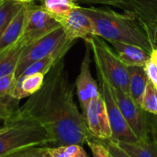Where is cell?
Returning <instances> with one entry per match:
<instances>
[{
  "instance_id": "1",
  "label": "cell",
  "mask_w": 157,
  "mask_h": 157,
  "mask_svg": "<svg viewBox=\"0 0 157 157\" xmlns=\"http://www.w3.org/2000/svg\"><path fill=\"white\" fill-rule=\"evenodd\" d=\"M74 89L63 59L45 75L41 88L19 108L46 129L53 147L82 145L93 136L75 103Z\"/></svg>"
},
{
  "instance_id": "28",
  "label": "cell",
  "mask_w": 157,
  "mask_h": 157,
  "mask_svg": "<svg viewBox=\"0 0 157 157\" xmlns=\"http://www.w3.org/2000/svg\"><path fill=\"white\" fill-rule=\"evenodd\" d=\"M144 70L149 81L157 88V63L153 57L145 63Z\"/></svg>"
},
{
  "instance_id": "9",
  "label": "cell",
  "mask_w": 157,
  "mask_h": 157,
  "mask_svg": "<svg viewBox=\"0 0 157 157\" xmlns=\"http://www.w3.org/2000/svg\"><path fill=\"white\" fill-rule=\"evenodd\" d=\"M83 116L89 132L94 137L100 140L112 138V131L101 93L88 103Z\"/></svg>"
},
{
  "instance_id": "11",
  "label": "cell",
  "mask_w": 157,
  "mask_h": 157,
  "mask_svg": "<svg viewBox=\"0 0 157 157\" xmlns=\"http://www.w3.org/2000/svg\"><path fill=\"white\" fill-rule=\"evenodd\" d=\"M59 22L64 29L66 37L70 40H86V38L95 35L93 23L82 11L79 5L70 11L65 17L61 18Z\"/></svg>"
},
{
  "instance_id": "31",
  "label": "cell",
  "mask_w": 157,
  "mask_h": 157,
  "mask_svg": "<svg viewBox=\"0 0 157 157\" xmlns=\"http://www.w3.org/2000/svg\"><path fill=\"white\" fill-rule=\"evenodd\" d=\"M17 111H14L11 109H9L8 107L0 103V121H6V120L10 119L13 115H15Z\"/></svg>"
},
{
  "instance_id": "25",
  "label": "cell",
  "mask_w": 157,
  "mask_h": 157,
  "mask_svg": "<svg viewBox=\"0 0 157 157\" xmlns=\"http://www.w3.org/2000/svg\"><path fill=\"white\" fill-rule=\"evenodd\" d=\"M3 157H52L49 148L32 146L24 148Z\"/></svg>"
},
{
  "instance_id": "22",
  "label": "cell",
  "mask_w": 157,
  "mask_h": 157,
  "mask_svg": "<svg viewBox=\"0 0 157 157\" xmlns=\"http://www.w3.org/2000/svg\"><path fill=\"white\" fill-rule=\"evenodd\" d=\"M24 5L15 0L0 1V35Z\"/></svg>"
},
{
  "instance_id": "19",
  "label": "cell",
  "mask_w": 157,
  "mask_h": 157,
  "mask_svg": "<svg viewBox=\"0 0 157 157\" xmlns=\"http://www.w3.org/2000/svg\"><path fill=\"white\" fill-rule=\"evenodd\" d=\"M25 45L21 39L0 52V77L15 73Z\"/></svg>"
},
{
  "instance_id": "4",
  "label": "cell",
  "mask_w": 157,
  "mask_h": 157,
  "mask_svg": "<svg viewBox=\"0 0 157 157\" xmlns=\"http://www.w3.org/2000/svg\"><path fill=\"white\" fill-rule=\"evenodd\" d=\"M93 52L96 67L102 72L109 83L123 92L129 93V70L111 48L98 36L93 35L85 40Z\"/></svg>"
},
{
  "instance_id": "17",
  "label": "cell",
  "mask_w": 157,
  "mask_h": 157,
  "mask_svg": "<svg viewBox=\"0 0 157 157\" xmlns=\"http://www.w3.org/2000/svg\"><path fill=\"white\" fill-rule=\"evenodd\" d=\"M44 79L45 75L40 73L17 77L16 79L12 97L17 100H20L32 96L41 88Z\"/></svg>"
},
{
  "instance_id": "3",
  "label": "cell",
  "mask_w": 157,
  "mask_h": 157,
  "mask_svg": "<svg viewBox=\"0 0 157 157\" xmlns=\"http://www.w3.org/2000/svg\"><path fill=\"white\" fill-rule=\"evenodd\" d=\"M48 144L52 145V140L46 129L20 109L0 128V157L24 148Z\"/></svg>"
},
{
  "instance_id": "32",
  "label": "cell",
  "mask_w": 157,
  "mask_h": 157,
  "mask_svg": "<svg viewBox=\"0 0 157 157\" xmlns=\"http://www.w3.org/2000/svg\"><path fill=\"white\" fill-rule=\"evenodd\" d=\"M149 38H150V40H151V43H152V46H153V49L155 50L157 48V16L155 20V23L148 34Z\"/></svg>"
},
{
  "instance_id": "10",
  "label": "cell",
  "mask_w": 157,
  "mask_h": 157,
  "mask_svg": "<svg viewBox=\"0 0 157 157\" xmlns=\"http://www.w3.org/2000/svg\"><path fill=\"white\" fill-rule=\"evenodd\" d=\"M91 49L87 43H86V52L83 58L79 75L75 80L76 94L79 99V103L83 113L86 111L88 103L95 98L100 95L96 80L93 78L90 71L91 64Z\"/></svg>"
},
{
  "instance_id": "14",
  "label": "cell",
  "mask_w": 157,
  "mask_h": 157,
  "mask_svg": "<svg viewBox=\"0 0 157 157\" xmlns=\"http://www.w3.org/2000/svg\"><path fill=\"white\" fill-rule=\"evenodd\" d=\"M28 5L29 4H25L19 9V11L15 15V17L12 18V20L1 33L0 52L7 49L8 47L12 46L13 44L17 43L21 39L26 22Z\"/></svg>"
},
{
  "instance_id": "15",
  "label": "cell",
  "mask_w": 157,
  "mask_h": 157,
  "mask_svg": "<svg viewBox=\"0 0 157 157\" xmlns=\"http://www.w3.org/2000/svg\"><path fill=\"white\" fill-rule=\"evenodd\" d=\"M125 2L128 11L137 16L148 35L156 18L157 0H125Z\"/></svg>"
},
{
  "instance_id": "36",
  "label": "cell",
  "mask_w": 157,
  "mask_h": 157,
  "mask_svg": "<svg viewBox=\"0 0 157 157\" xmlns=\"http://www.w3.org/2000/svg\"><path fill=\"white\" fill-rule=\"evenodd\" d=\"M0 1H1V0H0Z\"/></svg>"
},
{
  "instance_id": "27",
  "label": "cell",
  "mask_w": 157,
  "mask_h": 157,
  "mask_svg": "<svg viewBox=\"0 0 157 157\" xmlns=\"http://www.w3.org/2000/svg\"><path fill=\"white\" fill-rule=\"evenodd\" d=\"M102 141L106 144L109 152V155L112 157H132L118 144L116 140L108 139V140H102Z\"/></svg>"
},
{
  "instance_id": "8",
  "label": "cell",
  "mask_w": 157,
  "mask_h": 157,
  "mask_svg": "<svg viewBox=\"0 0 157 157\" xmlns=\"http://www.w3.org/2000/svg\"><path fill=\"white\" fill-rule=\"evenodd\" d=\"M111 89L127 123L138 139L143 137L147 131V112L132 99L130 94H127L112 86Z\"/></svg>"
},
{
  "instance_id": "29",
  "label": "cell",
  "mask_w": 157,
  "mask_h": 157,
  "mask_svg": "<svg viewBox=\"0 0 157 157\" xmlns=\"http://www.w3.org/2000/svg\"><path fill=\"white\" fill-rule=\"evenodd\" d=\"M86 4H98V5H105L110 6H116L123 9L124 11H128L127 4L125 0H77Z\"/></svg>"
},
{
  "instance_id": "2",
  "label": "cell",
  "mask_w": 157,
  "mask_h": 157,
  "mask_svg": "<svg viewBox=\"0 0 157 157\" xmlns=\"http://www.w3.org/2000/svg\"><path fill=\"white\" fill-rule=\"evenodd\" d=\"M82 11L93 23L95 35L108 40L140 46L153 52L154 49L144 28L137 16L130 11L124 14L109 8L84 7Z\"/></svg>"
},
{
  "instance_id": "33",
  "label": "cell",
  "mask_w": 157,
  "mask_h": 157,
  "mask_svg": "<svg viewBox=\"0 0 157 157\" xmlns=\"http://www.w3.org/2000/svg\"><path fill=\"white\" fill-rule=\"evenodd\" d=\"M15 1L20 2V3H23V4H30V3H32L34 0H15Z\"/></svg>"
},
{
  "instance_id": "16",
  "label": "cell",
  "mask_w": 157,
  "mask_h": 157,
  "mask_svg": "<svg viewBox=\"0 0 157 157\" xmlns=\"http://www.w3.org/2000/svg\"><path fill=\"white\" fill-rule=\"evenodd\" d=\"M118 144L132 157H157V145L147 124L145 134L135 143L119 142Z\"/></svg>"
},
{
  "instance_id": "24",
  "label": "cell",
  "mask_w": 157,
  "mask_h": 157,
  "mask_svg": "<svg viewBox=\"0 0 157 157\" xmlns=\"http://www.w3.org/2000/svg\"><path fill=\"white\" fill-rule=\"evenodd\" d=\"M141 108L151 114H157V88L149 81Z\"/></svg>"
},
{
  "instance_id": "6",
  "label": "cell",
  "mask_w": 157,
  "mask_h": 157,
  "mask_svg": "<svg viewBox=\"0 0 157 157\" xmlns=\"http://www.w3.org/2000/svg\"><path fill=\"white\" fill-rule=\"evenodd\" d=\"M66 38L65 31L61 26L30 45L25 46L15 72L16 78L20 76L30 64L51 54Z\"/></svg>"
},
{
  "instance_id": "23",
  "label": "cell",
  "mask_w": 157,
  "mask_h": 157,
  "mask_svg": "<svg viewBox=\"0 0 157 157\" xmlns=\"http://www.w3.org/2000/svg\"><path fill=\"white\" fill-rule=\"evenodd\" d=\"M52 157H88L82 145L72 144L49 148Z\"/></svg>"
},
{
  "instance_id": "30",
  "label": "cell",
  "mask_w": 157,
  "mask_h": 157,
  "mask_svg": "<svg viewBox=\"0 0 157 157\" xmlns=\"http://www.w3.org/2000/svg\"><path fill=\"white\" fill-rule=\"evenodd\" d=\"M147 124L157 145V114H151L147 112Z\"/></svg>"
},
{
  "instance_id": "21",
  "label": "cell",
  "mask_w": 157,
  "mask_h": 157,
  "mask_svg": "<svg viewBox=\"0 0 157 157\" xmlns=\"http://www.w3.org/2000/svg\"><path fill=\"white\" fill-rule=\"evenodd\" d=\"M40 6L58 21L77 6V0H39Z\"/></svg>"
},
{
  "instance_id": "18",
  "label": "cell",
  "mask_w": 157,
  "mask_h": 157,
  "mask_svg": "<svg viewBox=\"0 0 157 157\" xmlns=\"http://www.w3.org/2000/svg\"><path fill=\"white\" fill-rule=\"evenodd\" d=\"M130 81L129 93L132 99L141 107L149 79L143 66H128Z\"/></svg>"
},
{
  "instance_id": "5",
  "label": "cell",
  "mask_w": 157,
  "mask_h": 157,
  "mask_svg": "<svg viewBox=\"0 0 157 157\" xmlns=\"http://www.w3.org/2000/svg\"><path fill=\"white\" fill-rule=\"evenodd\" d=\"M97 74L98 77V82L100 85V93L103 98L110 128L112 131V138L113 140L119 142H126V143H135L138 141V137L132 132L126 120L124 119L118 104L113 95L111 86L109 81L106 79L105 75L102 74L100 70L97 68Z\"/></svg>"
},
{
  "instance_id": "34",
  "label": "cell",
  "mask_w": 157,
  "mask_h": 157,
  "mask_svg": "<svg viewBox=\"0 0 157 157\" xmlns=\"http://www.w3.org/2000/svg\"><path fill=\"white\" fill-rule=\"evenodd\" d=\"M152 57L155 60V62L157 63V48L155 50L153 51V52H152Z\"/></svg>"
},
{
  "instance_id": "20",
  "label": "cell",
  "mask_w": 157,
  "mask_h": 157,
  "mask_svg": "<svg viewBox=\"0 0 157 157\" xmlns=\"http://www.w3.org/2000/svg\"><path fill=\"white\" fill-rule=\"evenodd\" d=\"M16 79L15 73L0 77V103L8 107L14 111H17L20 108L18 106L19 100L12 97Z\"/></svg>"
},
{
  "instance_id": "35",
  "label": "cell",
  "mask_w": 157,
  "mask_h": 157,
  "mask_svg": "<svg viewBox=\"0 0 157 157\" xmlns=\"http://www.w3.org/2000/svg\"><path fill=\"white\" fill-rule=\"evenodd\" d=\"M110 157H112V156H111V155H110Z\"/></svg>"
},
{
  "instance_id": "26",
  "label": "cell",
  "mask_w": 157,
  "mask_h": 157,
  "mask_svg": "<svg viewBox=\"0 0 157 157\" xmlns=\"http://www.w3.org/2000/svg\"><path fill=\"white\" fill-rule=\"evenodd\" d=\"M86 144L92 151L93 157H110L109 152L102 140L91 136L87 139Z\"/></svg>"
},
{
  "instance_id": "13",
  "label": "cell",
  "mask_w": 157,
  "mask_h": 157,
  "mask_svg": "<svg viewBox=\"0 0 157 157\" xmlns=\"http://www.w3.org/2000/svg\"><path fill=\"white\" fill-rule=\"evenodd\" d=\"M75 40H70L68 38H66L51 54H49L48 56L33 63L32 64H30L22 74L20 76L22 75H33V74H42L44 75H46L50 70L57 63H59L61 60L63 59L64 55L67 53V52L71 49V47L74 45ZM19 77V76H18Z\"/></svg>"
},
{
  "instance_id": "7",
  "label": "cell",
  "mask_w": 157,
  "mask_h": 157,
  "mask_svg": "<svg viewBox=\"0 0 157 157\" xmlns=\"http://www.w3.org/2000/svg\"><path fill=\"white\" fill-rule=\"evenodd\" d=\"M61 27L60 22L41 6L28 5L24 31L21 37L25 46L30 45L40 38Z\"/></svg>"
},
{
  "instance_id": "12",
  "label": "cell",
  "mask_w": 157,
  "mask_h": 157,
  "mask_svg": "<svg viewBox=\"0 0 157 157\" xmlns=\"http://www.w3.org/2000/svg\"><path fill=\"white\" fill-rule=\"evenodd\" d=\"M109 43L115 49L119 59L126 66L144 67L145 63L152 57V52L137 45L118 41H111Z\"/></svg>"
}]
</instances>
